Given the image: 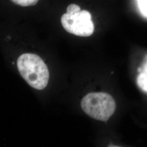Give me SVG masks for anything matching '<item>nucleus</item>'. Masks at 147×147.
<instances>
[{
    "label": "nucleus",
    "mask_w": 147,
    "mask_h": 147,
    "mask_svg": "<svg viewBox=\"0 0 147 147\" xmlns=\"http://www.w3.org/2000/svg\"><path fill=\"white\" fill-rule=\"evenodd\" d=\"M17 67L21 76L33 88L42 90L47 86L49 70L39 56L33 53H24L18 59Z\"/></svg>",
    "instance_id": "nucleus-1"
},
{
    "label": "nucleus",
    "mask_w": 147,
    "mask_h": 147,
    "mask_svg": "<svg viewBox=\"0 0 147 147\" xmlns=\"http://www.w3.org/2000/svg\"><path fill=\"white\" fill-rule=\"evenodd\" d=\"M61 21L66 31L77 36L89 37L94 31L90 13L86 10L81 11L76 4L68 6L67 13L62 16Z\"/></svg>",
    "instance_id": "nucleus-2"
},
{
    "label": "nucleus",
    "mask_w": 147,
    "mask_h": 147,
    "mask_svg": "<svg viewBox=\"0 0 147 147\" xmlns=\"http://www.w3.org/2000/svg\"><path fill=\"white\" fill-rule=\"evenodd\" d=\"M84 113L98 121H108L115 112L116 102L111 95L104 92L90 93L81 101Z\"/></svg>",
    "instance_id": "nucleus-3"
},
{
    "label": "nucleus",
    "mask_w": 147,
    "mask_h": 147,
    "mask_svg": "<svg viewBox=\"0 0 147 147\" xmlns=\"http://www.w3.org/2000/svg\"><path fill=\"white\" fill-rule=\"evenodd\" d=\"M138 71L140 74L137 78V84L141 89L147 93V61L143 68L138 69Z\"/></svg>",
    "instance_id": "nucleus-4"
},
{
    "label": "nucleus",
    "mask_w": 147,
    "mask_h": 147,
    "mask_svg": "<svg viewBox=\"0 0 147 147\" xmlns=\"http://www.w3.org/2000/svg\"><path fill=\"white\" fill-rule=\"evenodd\" d=\"M39 0H11L16 5L21 7H29L35 5Z\"/></svg>",
    "instance_id": "nucleus-5"
},
{
    "label": "nucleus",
    "mask_w": 147,
    "mask_h": 147,
    "mask_svg": "<svg viewBox=\"0 0 147 147\" xmlns=\"http://www.w3.org/2000/svg\"><path fill=\"white\" fill-rule=\"evenodd\" d=\"M137 1L142 14L147 16V0H137Z\"/></svg>",
    "instance_id": "nucleus-6"
}]
</instances>
